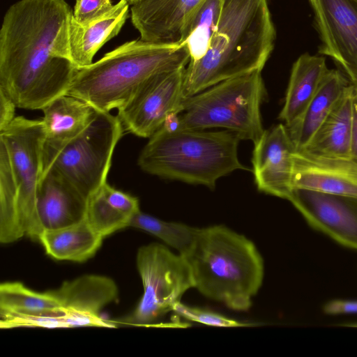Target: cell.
Returning a JSON list of instances; mask_svg holds the SVG:
<instances>
[{
  "mask_svg": "<svg viewBox=\"0 0 357 357\" xmlns=\"http://www.w3.org/2000/svg\"><path fill=\"white\" fill-rule=\"evenodd\" d=\"M65 0H19L0 30V91L17 107L43 109L68 92L77 68L71 61Z\"/></svg>",
  "mask_w": 357,
  "mask_h": 357,
  "instance_id": "obj_1",
  "label": "cell"
},
{
  "mask_svg": "<svg viewBox=\"0 0 357 357\" xmlns=\"http://www.w3.org/2000/svg\"><path fill=\"white\" fill-rule=\"evenodd\" d=\"M275 38L268 0H222L206 53L185 67L184 97L222 81L261 71Z\"/></svg>",
  "mask_w": 357,
  "mask_h": 357,
  "instance_id": "obj_2",
  "label": "cell"
},
{
  "mask_svg": "<svg viewBox=\"0 0 357 357\" xmlns=\"http://www.w3.org/2000/svg\"><path fill=\"white\" fill-rule=\"evenodd\" d=\"M194 288L205 297L236 311H247L264 280L261 255L252 241L224 225L199 229L182 255Z\"/></svg>",
  "mask_w": 357,
  "mask_h": 357,
  "instance_id": "obj_3",
  "label": "cell"
},
{
  "mask_svg": "<svg viewBox=\"0 0 357 357\" xmlns=\"http://www.w3.org/2000/svg\"><path fill=\"white\" fill-rule=\"evenodd\" d=\"M190 60L185 44L128 41L91 65L78 68L66 95L109 112L128 104L151 78L185 68Z\"/></svg>",
  "mask_w": 357,
  "mask_h": 357,
  "instance_id": "obj_4",
  "label": "cell"
},
{
  "mask_svg": "<svg viewBox=\"0 0 357 357\" xmlns=\"http://www.w3.org/2000/svg\"><path fill=\"white\" fill-rule=\"evenodd\" d=\"M241 139L229 130L160 128L142 149L138 165L162 178L213 188L218 179L237 169H248L239 161Z\"/></svg>",
  "mask_w": 357,
  "mask_h": 357,
  "instance_id": "obj_5",
  "label": "cell"
},
{
  "mask_svg": "<svg viewBox=\"0 0 357 357\" xmlns=\"http://www.w3.org/2000/svg\"><path fill=\"white\" fill-rule=\"evenodd\" d=\"M265 93L260 70L219 82L185 98L180 129L222 128L255 144L264 132L260 107Z\"/></svg>",
  "mask_w": 357,
  "mask_h": 357,
  "instance_id": "obj_6",
  "label": "cell"
},
{
  "mask_svg": "<svg viewBox=\"0 0 357 357\" xmlns=\"http://www.w3.org/2000/svg\"><path fill=\"white\" fill-rule=\"evenodd\" d=\"M123 132L118 116L96 109L86 128L61 149L45 172L54 170L88 199L107 182Z\"/></svg>",
  "mask_w": 357,
  "mask_h": 357,
  "instance_id": "obj_7",
  "label": "cell"
},
{
  "mask_svg": "<svg viewBox=\"0 0 357 357\" xmlns=\"http://www.w3.org/2000/svg\"><path fill=\"white\" fill-rule=\"evenodd\" d=\"M137 267L144 292L134 311L122 321L124 324H153L173 311L184 293L194 288L192 275L185 259L164 245L153 243L140 247Z\"/></svg>",
  "mask_w": 357,
  "mask_h": 357,
  "instance_id": "obj_8",
  "label": "cell"
},
{
  "mask_svg": "<svg viewBox=\"0 0 357 357\" xmlns=\"http://www.w3.org/2000/svg\"><path fill=\"white\" fill-rule=\"evenodd\" d=\"M6 145L17 188L18 217L24 235L39 241L43 229L38 211L37 198L43 177L45 132L42 120L15 116L0 130Z\"/></svg>",
  "mask_w": 357,
  "mask_h": 357,
  "instance_id": "obj_9",
  "label": "cell"
},
{
  "mask_svg": "<svg viewBox=\"0 0 357 357\" xmlns=\"http://www.w3.org/2000/svg\"><path fill=\"white\" fill-rule=\"evenodd\" d=\"M185 69L162 73L146 82L128 104L118 109L123 128L138 137L150 138L169 112L180 113L185 98Z\"/></svg>",
  "mask_w": 357,
  "mask_h": 357,
  "instance_id": "obj_10",
  "label": "cell"
},
{
  "mask_svg": "<svg viewBox=\"0 0 357 357\" xmlns=\"http://www.w3.org/2000/svg\"><path fill=\"white\" fill-rule=\"evenodd\" d=\"M320 39L319 55L328 56L357 86V4L353 0H308Z\"/></svg>",
  "mask_w": 357,
  "mask_h": 357,
  "instance_id": "obj_11",
  "label": "cell"
},
{
  "mask_svg": "<svg viewBox=\"0 0 357 357\" xmlns=\"http://www.w3.org/2000/svg\"><path fill=\"white\" fill-rule=\"evenodd\" d=\"M287 199L312 228L357 250V197L292 188Z\"/></svg>",
  "mask_w": 357,
  "mask_h": 357,
  "instance_id": "obj_12",
  "label": "cell"
},
{
  "mask_svg": "<svg viewBox=\"0 0 357 357\" xmlns=\"http://www.w3.org/2000/svg\"><path fill=\"white\" fill-rule=\"evenodd\" d=\"M254 145L252 163L257 188L287 199L292 189L295 149L286 126L279 123L264 130Z\"/></svg>",
  "mask_w": 357,
  "mask_h": 357,
  "instance_id": "obj_13",
  "label": "cell"
},
{
  "mask_svg": "<svg viewBox=\"0 0 357 357\" xmlns=\"http://www.w3.org/2000/svg\"><path fill=\"white\" fill-rule=\"evenodd\" d=\"M203 0H139L131 5V22L141 40L181 45L184 27Z\"/></svg>",
  "mask_w": 357,
  "mask_h": 357,
  "instance_id": "obj_14",
  "label": "cell"
},
{
  "mask_svg": "<svg viewBox=\"0 0 357 357\" xmlns=\"http://www.w3.org/2000/svg\"><path fill=\"white\" fill-rule=\"evenodd\" d=\"M292 188L357 197V161L295 151Z\"/></svg>",
  "mask_w": 357,
  "mask_h": 357,
  "instance_id": "obj_15",
  "label": "cell"
},
{
  "mask_svg": "<svg viewBox=\"0 0 357 357\" xmlns=\"http://www.w3.org/2000/svg\"><path fill=\"white\" fill-rule=\"evenodd\" d=\"M42 110L44 173L61 149L86 128L96 109L84 100L66 94L53 100Z\"/></svg>",
  "mask_w": 357,
  "mask_h": 357,
  "instance_id": "obj_16",
  "label": "cell"
},
{
  "mask_svg": "<svg viewBox=\"0 0 357 357\" xmlns=\"http://www.w3.org/2000/svg\"><path fill=\"white\" fill-rule=\"evenodd\" d=\"M87 199L63 177L48 169L42 177L37 211L44 231L75 225L85 219Z\"/></svg>",
  "mask_w": 357,
  "mask_h": 357,
  "instance_id": "obj_17",
  "label": "cell"
},
{
  "mask_svg": "<svg viewBox=\"0 0 357 357\" xmlns=\"http://www.w3.org/2000/svg\"><path fill=\"white\" fill-rule=\"evenodd\" d=\"M129 6L126 0H120L107 13L84 24L79 23L73 13L68 42L71 61L77 68L91 65L98 51L119 34L128 17Z\"/></svg>",
  "mask_w": 357,
  "mask_h": 357,
  "instance_id": "obj_18",
  "label": "cell"
},
{
  "mask_svg": "<svg viewBox=\"0 0 357 357\" xmlns=\"http://www.w3.org/2000/svg\"><path fill=\"white\" fill-rule=\"evenodd\" d=\"M350 84L340 70H328L303 112L286 126L295 151L305 147Z\"/></svg>",
  "mask_w": 357,
  "mask_h": 357,
  "instance_id": "obj_19",
  "label": "cell"
},
{
  "mask_svg": "<svg viewBox=\"0 0 357 357\" xmlns=\"http://www.w3.org/2000/svg\"><path fill=\"white\" fill-rule=\"evenodd\" d=\"M139 211L137 197L105 182L88 197L85 220L105 238L129 227L132 218Z\"/></svg>",
  "mask_w": 357,
  "mask_h": 357,
  "instance_id": "obj_20",
  "label": "cell"
},
{
  "mask_svg": "<svg viewBox=\"0 0 357 357\" xmlns=\"http://www.w3.org/2000/svg\"><path fill=\"white\" fill-rule=\"evenodd\" d=\"M353 88L351 83L345 89L332 111L300 151L319 156L351 158Z\"/></svg>",
  "mask_w": 357,
  "mask_h": 357,
  "instance_id": "obj_21",
  "label": "cell"
},
{
  "mask_svg": "<svg viewBox=\"0 0 357 357\" xmlns=\"http://www.w3.org/2000/svg\"><path fill=\"white\" fill-rule=\"evenodd\" d=\"M66 311L100 317L101 310L116 299L115 282L104 275H84L48 291Z\"/></svg>",
  "mask_w": 357,
  "mask_h": 357,
  "instance_id": "obj_22",
  "label": "cell"
},
{
  "mask_svg": "<svg viewBox=\"0 0 357 357\" xmlns=\"http://www.w3.org/2000/svg\"><path fill=\"white\" fill-rule=\"evenodd\" d=\"M324 56L301 54L294 63L278 119L287 126L303 112L328 71Z\"/></svg>",
  "mask_w": 357,
  "mask_h": 357,
  "instance_id": "obj_23",
  "label": "cell"
},
{
  "mask_svg": "<svg viewBox=\"0 0 357 357\" xmlns=\"http://www.w3.org/2000/svg\"><path fill=\"white\" fill-rule=\"evenodd\" d=\"M103 238L84 219L75 225L44 231L38 241L52 258L82 263L94 256Z\"/></svg>",
  "mask_w": 357,
  "mask_h": 357,
  "instance_id": "obj_24",
  "label": "cell"
},
{
  "mask_svg": "<svg viewBox=\"0 0 357 357\" xmlns=\"http://www.w3.org/2000/svg\"><path fill=\"white\" fill-rule=\"evenodd\" d=\"M0 312L22 315H63L66 311L49 293L37 292L19 282L0 285Z\"/></svg>",
  "mask_w": 357,
  "mask_h": 357,
  "instance_id": "obj_25",
  "label": "cell"
},
{
  "mask_svg": "<svg viewBox=\"0 0 357 357\" xmlns=\"http://www.w3.org/2000/svg\"><path fill=\"white\" fill-rule=\"evenodd\" d=\"M24 234L18 217L17 188L8 151L0 140V241L15 242Z\"/></svg>",
  "mask_w": 357,
  "mask_h": 357,
  "instance_id": "obj_26",
  "label": "cell"
},
{
  "mask_svg": "<svg viewBox=\"0 0 357 357\" xmlns=\"http://www.w3.org/2000/svg\"><path fill=\"white\" fill-rule=\"evenodd\" d=\"M222 0H203L188 20L182 43L190 55V61L200 59L206 53L218 24Z\"/></svg>",
  "mask_w": 357,
  "mask_h": 357,
  "instance_id": "obj_27",
  "label": "cell"
},
{
  "mask_svg": "<svg viewBox=\"0 0 357 357\" xmlns=\"http://www.w3.org/2000/svg\"><path fill=\"white\" fill-rule=\"evenodd\" d=\"M129 227L156 236L181 255L191 248L199 229L183 223L164 221L140 211L132 218Z\"/></svg>",
  "mask_w": 357,
  "mask_h": 357,
  "instance_id": "obj_28",
  "label": "cell"
},
{
  "mask_svg": "<svg viewBox=\"0 0 357 357\" xmlns=\"http://www.w3.org/2000/svg\"><path fill=\"white\" fill-rule=\"evenodd\" d=\"M173 312L178 317H183L188 321L208 326L218 327H242L252 326V324L238 321L210 310L185 305L181 301L174 305Z\"/></svg>",
  "mask_w": 357,
  "mask_h": 357,
  "instance_id": "obj_29",
  "label": "cell"
},
{
  "mask_svg": "<svg viewBox=\"0 0 357 357\" xmlns=\"http://www.w3.org/2000/svg\"><path fill=\"white\" fill-rule=\"evenodd\" d=\"M1 328L20 326L43 327L47 328H68L66 313L63 315H22L1 314Z\"/></svg>",
  "mask_w": 357,
  "mask_h": 357,
  "instance_id": "obj_30",
  "label": "cell"
},
{
  "mask_svg": "<svg viewBox=\"0 0 357 357\" xmlns=\"http://www.w3.org/2000/svg\"><path fill=\"white\" fill-rule=\"evenodd\" d=\"M113 6L112 0H76L73 17L79 23L84 24L104 15Z\"/></svg>",
  "mask_w": 357,
  "mask_h": 357,
  "instance_id": "obj_31",
  "label": "cell"
},
{
  "mask_svg": "<svg viewBox=\"0 0 357 357\" xmlns=\"http://www.w3.org/2000/svg\"><path fill=\"white\" fill-rule=\"evenodd\" d=\"M324 311L328 314H357V301L335 299L324 305Z\"/></svg>",
  "mask_w": 357,
  "mask_h": 357,
  "instance_id": "obj_32",
  "label": "cell"
},
{
  "mask_svg": "<svg viewBox=\"0 0 357 357\" xmlns=\"http://www.w3.org/2000/svg\"><path fill=\"white\" fill-rule=\"evenodd\" d=\"M16 105L0 91V130L6 128L15 119Z\"/></svg>",
  "mask_w": 357,
  "mask_h": 357,
  "instance_id": "obj_33",
  "label": "cell"
},
{
  "mask_svg": "<svg viewBox=\"0 0 357 357\" xmlns=\"http://www.w3.org/2000/svg\"><path fill=\"white\" fill-rule=\"evenodd\" d=\"M353 85L351 155L352 159L357 161V86Z\"/></svg>",
  "mask_w": 357,
  "mask_h": 357,
  "instance_id": "obj_34",
  "label": "cell"
},
{
  "mask_svg": "<svg viewBox=\"0 0 357 357\" xmlns=\"http://www.w3.org/2000/svg\"><path fill=\"white\" fill-rule=\"evenodd\" d=\"M165 130L173 132L180 129L179 113L176 112H169L165 118L162 126Z\"/></svg>",
  "mask_w": 357,
  "mask_h": 357,
  "instance_id": "obj_35",
  "label": "cell"
},
{
  "mask_svg": "<svg viewBox=\"0 0 357 357\" xmlns=\"http://www.w3.org/2000/svg\"><path fill=\"white\" fill-rule=\"evenodd\" d=\"M130 5H132L135 3L136 2L139 1V0H126Z\"/></svg>",
  "mask_w": 357,
  "mask_h": 357,
  "instance_id": "obj_36",
  "label": "cell"
},
{
  "mask_svg": "<svg viewBox=\"0 0 357 357\" xmlns=\"http://www.w3.org/2000/svg\"><path fill=\"white\" fill-rule=\"evenodd\" d=\"M357 4V0H353Z\"/></svg>",
  "mask_w": 357,
  "mask_h": 357,
  "instance_id": "obj_37",
  "label": "cell"
},
{
  "mask_svg": "<svg viewBox=\"0 0 357 357\" xmlns=\"http://www.w3.org/2000/svg\"><path fill=\"white\" fill-rule=\"evenodd\" d=\"M355 326H357V325H356Z\"/></svg>",
  "mask_w": 357,
  "mask_h": 357,
  "instance_id": "obj_38",
  "label": "cell"
}]
</instances>
